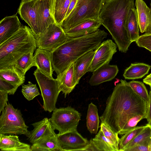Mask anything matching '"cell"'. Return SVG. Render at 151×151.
Listing matches in <instances>:
<instances>
[{"instance_id": "15", "label": "cell", "mask_w": 151, "mask_h": 151, "mask_svg": "<svg viewBox=\"0 0 151 151\" xmlns=\"http://www.w3.org/2000/svg\"><path fill=\"white\" fill-rule=\"evenodd\" d=\"M17 15L7 16L0 22V45L10 38L22 27Z\"/></svg>"}, {"instance_id": "38", "label": "cell", "mask_w": 151, "mask_h": 151, "mask_svg": "<svg viewBox=\"0 0 151 151\" xmlns=\"http://www.w3.org/2000/svg\"><path fill=\"white\" fill-rule=\"evenodd\" d=\"M135 42L139 47L145 48L146 47L151 46V33H145L140 36Z\"/></svg>"}, {"instance_id": "6", "label": "cell", "mask_w": 151, "mask_h": 151, "mask_svg": "<svg viewBox=\"0 0 151 151\" xmlns=\"http://www.w3.org/2000/svg\"><path fill=\"white\" fill-rule=\"evenodd\" d=\"M20 110L8 103L0 116V134L25 135L29 137L30 131Z\"/></svg>"}, {"instance_id": "44", "label": "cell", "mask_w": 151, "mask_h": 151, "mask_svg": "<svg viewBox=\"0 0 151 151\" xmlns=\"http://www.w3.org/2000/svg\"><path fill=\"white\" fill-rule=\"evenodd\" d=\"M145 48L148 50L150 52H151V46L146 47Z\"/></svg>"}, {"instance_id": "31", "label": "cell", "mask_w": 151, "mask_h": 151, "mask_svg": "<svg viewBox=\"0 0 151 151\" xmlns=\"http://www.w3.org/2000/svg\"><path fill=\"white\" fill-rule=\"evenodd\" d=\"M146 126H137L129 130L120 138L118 145L119 151H122L124 147L139 134Z\"/></svg>"}, {"instance_id": "17", "label": "cell", "mask_w": 151, "mask_h": 151, "mask_svg": "<svg viewBox=\"0 0 151 151\" xmlns=\"http://www.w3.org/2000/svg\"><path fill=\"white\" fill-rule=\"evenodd\" d=\"M140 31L143 33H151V9L143 0H135Z\"/></svg>"}, {"instance_id": "5", "label": "cell", "mask_w": 151, "mask_h": 151, "mask_svg": "<svg viewBox=\"0 0 151 151\" xmlns=\"http://www.w3.org/2000/svg\"><path fill=\"white\" fill-rule=\"evenodd\" d=\"M106 0H77L76 5L60 26L65 32L88 20L100 19L101 10Z\"/></svg>"}, {"instance_id": "34", "label": "cell", "mask_w": 151, "mask_h": 151, "mask_svg": "<svg viewBox=\"0 0 151 151\" xmlns=\"http://www.w3.org/2000/svg\"><path fill=\"white\" fill-rule=\"evenodd\" d=\"M22 92L24 97L28 101L33 100L35 97L40 95L36 84L29 81L27 85L22 86Z\"/></svg>"}, {"instance_id": "24", "label": "cell", "mask_w": 151, "mask_h": 151, "mask_svg": "<svg viewBox=\"0 0 151 151\" xmlns=\"http://www.w3.org/2000/svg\"><path fill=\"white\" fill-rule=\"evenodd\" d=\"M129 40L132 42L138 38L139 27L136 9H132L127 18L124 25Z\"/></svg>"}, {"instance_id": "4", "label": "cell", "mask_w": 151, "mask_h": 151, "mask_svg": "<svg viewBox=\"0 0 151 151\" xmlns=\"http://www.w3.org/2000/svg\"><path fill=\"white\" fill-rule=\"evenodd\" d=\"M36 47V40L31 29L22 26L0 45V69L12 65L24 54L34 52Z\"/></svg>"}, {"instance_id": "18", "label": "cell", "mask_w": 151, "mask_h": 151, "mask_svg": "<svg viewBox=\"0 0 151 151\" xmlns=\"http://www.w3.org/2000/svg\"><path fill=\"white\" fill-rule=\"evenodd\" d=\"M34 129L30 131V136L27 139L32 144L46 135L55 133V129L50 119L45 118L42 120L32 124Z\"/></svg>"}, {"instance_id": "11", "label": "cell", "mask_w": 151, "mask_h": 151, "mask_svg": "<svg viewBox=\"0 0 151 151\" xmlns=\"http://www.w3.org/2000/svg\"><path fill=\"white\" fill-rule=\"evenodd\" d=\"M57 135L60 151H85L89 144V141L84 138L77 129Z\"/></svg>"}, {"instance_id": "22", "label": "cell", "mask_w": 151, "mask_h": 151, "mask_svg": "<svg viewBox=\"0 0 151 151\" xmlns=\"http://www.w3.org/2000/svg\"><path fill=\"white\" fill-rule=\"evenodd\" d=\"M74 62L72 63L62 73L57 75V79L61 91L65 98L74 88L73 83Z\"/></svg>"}, {"instance_id": "37", "label": "cell", "mask_w": 151, "mask_h": 151, "mask_svg": "<svg viewBox=\"0 0 151 151\" xmlns=\"http://www.w3.org/2000/svg\"><path fill=\"white\" fill-rule=\"evenodd\" d=\"M19 86L0 78V90L7 91L9 95H14Z\"/></svg>"}, {"instance_id": "9", "label": "cell", "mask_w": 151, "mask_h": 151, "mask_svg": "<svg viewBox=\"0 0 151 151\" xmlns=\"http://www.w3.org/2000/svg\"><path fill=\"white\" fill-rule=\"evenodd\" d=\"M68 38L60 25L55 23L50 24L36 40L37 47L51 52Z\"/></svg>"}, {"instance_id": "32", "label": "cell", "mask_w": 151, "mask_h": 151, "mask_svg": "<svg viewBox=\"0 0 151 151\" xmlns=\"http://www.w3.org/2000/svg\"><path fill=\"white\" fill-rule=\"evenodd\" d=\"M134 92L147 103L149 100V95L144 83L140 81H132L128 82Z\"/></svg>"}, {"instance_id": "27", "label": "cell", "mask_w": 151, "mask_h": 151, "mask_svg": "<svg viewBox=\"0 0 151 151\" xmlns=\"http://www.w3.org/2000/svg\"><path fill=\"white\" fill-rule=\"evenodd\" d=\"M90 140L96 151H119L118 147L106 138L101 129L95 137Z\"/></svg>"}, {"instance_id": "8", "label": "cell", "mask_w": 151, "mask_h": 151, "mask_svg": "<svg viewBox=\"0 0 151 151\" xmlns=\"http://www.w3.org/2000/svg\"><path fill=\"white\" fill-rule=\"evenodd\" d=\"M81 116L75 109L68 106L55 109L50 119L54 129L60 134L77 129Z\"/></svg>"}, {"instance_id": "13", "label": "cell", "mask_w": 151, "mask_h": 151, "mask_svg": "<svg viewBox=\"0 0 151 151\" xmlns=\"http://www.w3.org/2000/svg\"><path fill=\"white\" fill-rule=\"evenodd\" d=\"M55 0H37V11L42 34L51 24L56 23L54 17Z\"/></svg>"}, {"instance_id": "23", "label": "cell", "mask_w": 151, "mask_h": 151, "mask_svg": "<svg viewBox=\"0 0 151 151\" xmlns=\"http://www.w3.org/2000/svg\"><path fill=\"white\" fill-rule=\"evenodd\" d=\"M31 148L32 151H60L55 133L41 138L32 144Z\"/></svg>"}, {"instance_id": "19", "label": "cell", "mask_w": 151, "mask_h": 151, "mask_svg": "<svg viewBox=\"0 0 151 151\" xmlns=\"http://www.w3.org/2000/svg\"><path fill=\"white\" fill-rule=\"evenodd\" d=\"M31 146L21 142L17 135L0 134V149L2 151H32Z\"/></svg>"}, {"instance_id": "26", "label": "cell", "mask_w": 151, "mask_h": 151, "mask_svg": "<svg viewBox=\"0 0 151 151\" xmlns=\"http://www.w3.org/2000/svg\"><path fill=\"white\" fill-rule=\"evenodd\" d=\"M0 78L19 87L24 83L25 79V75L13 65L0 69Z\"/></svg>"}, {"instance_id": "20", "label": "cell", "mask_w": 151, "mask_h": 151, "mask_svg": "<svg viewBox=\"0 0 151 151\" xmlns=\"http://www.w3.org/2000/svg\"><path fill=\"white\" fill-rule=\"evenodd\" d=\"M95 52V50L89 51L74 62L73 83L75 86L78 83L81 78L88 72Z\"/></svg>"}, {"instance_id": "25", "label": "cell", "mask_w": 151, "mask_h": 151, "mask_svg": "<svg viewBox=\"0 0 151 151\" xmlns=\"http://www.w3.org/2000/svg\"><path fill=\"white\" fill-rule=\"evenodd\" d=\"M151 67L150 65L143 63H131L125 69L123 76L128 80L141 78L148 73Z\"/></svg>"}, {"instance_id": "46", "label": "cell", "mask_w": 151, "mask_h": 151, "mask_svg": "<svg viewBox=\"0 0 151 151\" xmlns=\"http://www.w3.org/2000/svg\"><path fill=\"white\" fill-rule=\"evenodd\" d=\"M150 86V91H151V85Z\"/></svg>"}, {"instance_id": "16", "label": "cell", "mask_w": 151, "mask_h": 151, "mask_svg": "<svg viewBox=\"0 0 151 151\" xmlns=\"http://www.w3.org/2000/svg\"><path fill=\"white\" fill-rule=\"evenodd\" d=\"M102 25L101 20H88L83 22L65 32L70 38L77 37L93 33Z\"/></svg>"}, {"instance_id": "41", "label": "cell", "mask_w": 151, "mask_h": 151, "mask_svg": "<svg viewBox=\"0 0 151 151\" xmlns=\"http://www.w3.org/2000/svg\"><path fill=\"white\" fill-rule=\"evenodd\" d=\"M149 100L147 104L146 119L148 122V124L151 126V91L149 93Z\"/></svg>"}, {"instance_id": "33", "label": "cell", "mask_w": 151, "mask_h": 151, "mask_svg": "<svg viewBox=\"0 0 151 151\" xmlns=\"http://www.w3.org/2000/svg\"><path fill=\"white\" fill-rule=\"evenodd\" d=\"M151 136V126L147 124L143 129L124 147L122 151H126L128 149L143 142Z\"/></svg>"}, {"instance_id": "28", "label": "cell", "mask_w": 151, "mask_h": 151, "mask_svg": "<svg viewBox=\"0 0 151 151\" xmlns=\"http://www.w3.org/2000/svg\"><path fill=\"white\" fill-rule=\"evenodd\" d=\"M99 123L98 109L97 106L91 102L88 105L86 117V126L88 130L91 134L98 132Z\"/></svg>"}, {"instance_id": "29", "label": "cell", "mask_w": 151, "mask_h": 151, "mask_svg": "<svg viewBox=\"0 0 151 151\" xmlns=\"http://www.w3.org/2000/svg\"><path fill=\"white\" fill-rule=\"evenodd\" d=\"M33 53L29 52L24 54L17 59L12 65L19 72L25 75L30 68L35 66Z\"/></svg>"}, {"instance_id": "36", "label": "cell", "mask_w": 151, "mask_h": 151, "mask_svg": "<svg viewBox=\"0 0 151 151\" xmlns=\"http://www.w3.org/2000/svg\"><path fill=\"white\" fill-rule=\"evenodd\" d=\"M100 127L104 136L118 147L120 139L118 134L114 131L105 123L101 122Z\"/></svg>"}, {"instance_id": "39", "label": "cell", "mask_w": 151, "mask_h": 151, "mask_svg": "<svg viewBox=\"0 0 151 151\" xmlns=\"http://www.w3.org/2000/svg\"><path fill=\"white\" fill-rule=\"evenodd\" d=\"M151 136L143 142L127 150L126 151H149Z\"/></svg>"}, {"instance_id": "45", "label": "cell", "mask_w": 151, "mask_h": 151, "mask_svg": "<svg viewBox=\"0 0 151 151\" xmlns=\"http://www.w3.org/2000/svg\"><path fill=\"white\" fill-rule=\"evenodd\" d=\"M149 151H151V140H150L149 145Z\"/></svg>"}, {"instance_id": "43", "label": "cell", "mask_w": 151, "mask_h": 151, "mask_svg": "<svg viewBox=\"0 0 151 151\" xmlns=\"http://www.w3.org/2000/svg\"><path fill=\"white\" fill-rule=\"evenodd\" d=\"M143 82L149 86L151 85V73L143 79Z\"/></svg>"}, {"instance_id": "7", "label": "cell", "mask_w": 151, "mask_h": 151, "mask_svg": "<svg viewBox=\"0 0 151 151\" xmlns=\"http://www.w3.org/2000/svg\"><path fill=\"white\" fill-rule=\"evenodd\" d=\"M33 74L41 91L43 101L42 108L44 111L51 112L56 108V104L61 91L58 81L57 78L45 75L37 68Z\"/></svg>"}, {"instance_id": "48", "label": "cell", "mask_w": 151, "mask_h": 151, "mask_svg": "<svg viewBox=\"0 0 151 151\" xmlns=\"http://www.w3.org/2000/svg\"><path fill=\"white\" fill-rule=\"evenodd\" d=\"M151 9V3H150V8Z\"/></svg>"}, {"instance_id": "1", "label": "cell", "mask_w": 151, "mask_h": 151, "mask_svg": "<svg viewBox=\"0 0 151 151\" xmlns=\"http://www.w3.org/2000/svg\"><path fill=\"white\" fill-rule=\"evenodd\" d=\"M115 87L106 101L105 109L100 119L119 133L133 116L147 115V104L133 90L125 80Z\"/></svg>"}, {"instance_id": "47", "label": "cell", "mask_w": 151, "mask_h": 151, "mask_svg": "<svg viewBox=\"0 0 151 151\" xmlns=\"http://www.w3.org/2000/svg\"><path fill=\"white\" fill-rule=\"evenodd\" d=\"M22 1H27V0H22Z\"/></svg>"}, {"instance_id": "10", "label": "cell", "mask_w": 151, "mask_h": 151, "mask_svg": "<svg viewBox=\"0 0 151 151\" xmlns=\"http://www.w3.org/2000/svg\"><path fill=\"white\" fill-rule=\"evenodd\" d=\"M37 0L22 1L18 12L29 26L37 40L42 35L37 11Z\"/></svg>"}, {"instance_id": "14", "label": "cell", "mask_w": 151, "mask_h": 151, "mask_svg": "<svg viewBox=\"0 0 151 151\" xmlns=\"http://www.w3.org/2000/svg\"><path fill=\"white\" fill-rule=\"evenodd\" d=\"M119 71L116 65L105 64L93 72L89 83L91 86H96L111 81L115 78Z\"/></svg>"}, {"instance_id": "40", "label": "cell", "mask_w": 151, "mask_h": 151, "mask_svg": "<svg viewBox=\"0 0 151 151\" xmlns=\"http://www.w3.org/2000/svg\"><path fill=\"white\" fill-rule=\"evenodd\" d=\"M8 93L5 91L0 90V113L4 110L7 105Z\"/></svg>"}, {"instance_id": "3", "label": "cell", "mask_w": 151, "mask_h": 151, "mask_svg": "<svg viewBox=\"0 0 151 151\" xmlns=\"http://www.w3.org/2000/svg\"><path fill=\"white\" fill-rule=\"evenodd\" d=\"M134 8V0H106L100 13L102 25L110 33L122 52H126L132 43L124 25L130 10Z\"/></svg>"}, {"instance_id": "21", "label": "cell", "mask_w": 151, "mask_h": 151, "mask_svg": "<svg viewBox=\"0 0 151 151\" xmlns=\"http://www.w3.org/2000/svg\"><path fill=\"white\" fill-rule=\"evenodd\" d=\"M34 56L35 66L45 75L52 78L53 71L51 64L50 52L37 48Z\"/></svg>"}, {"instance_id": "12", "label": "cell", "mask_w": 151, "mask_h": 151, "mask_svg": "<svg viewBox=\"0 0 151 151\" xmlns=\"http://www.w3.org/2000/svg\"><path fill=\"white\" fill-rule=\"evenodd\" d=\"M117 47L116 44L110 39L101 42L95 50V55L88 72H93L104 65L109 63L113 55L117 52Z\"/></svg>"}, {"instance_id": "30", "label": "cell", "mask_w": 151, "mask_h": 151, "mask_svg": "<svg viewBox=\"0 0 151 151\" xmlns=\"http://www.w3.org/2000/svg\"><path fill=\"white\" fill-rule=\"evenodd\" d=\"M71 0H55L54 17L56 24L60 25L65 19Z\"/></svg>"}, {"instance_id": "35", "label": "cell", "mask_w": 151, "mask_h": 151, "mask_svg": "<svg viewBox=\"0 0 151 151\" xmlns=\"http://www.w3.org/2000/svg\"><path fill=\"white\" fill-rule=\"evenodd\" d=\"M146 115L141 114H137L133 116L128 120L118 134L120 135L124 134L135 127L141 120L146 119Z\"/></svg>"}, {"instance_id": "42", "label": "cell", "mask_w": 151, "mask_h": 151, "mask_svg": "<svg viewBox=\"0 0 151 151\" xmlns=\"http://www.w3.org/2000/svg\"><path fill=\"white\" fill-rule=\"evenodd\" d=\"M77 0H71L65 19L70 13L74 8Z\"/></svg>"}, {"instance_id": "2", "label": "cell", "mask_w": 151, "mask_h": 151, "mask_svg": "<svg viewBox=\"0 0 151 151\" xmlns=\"http://www.w3.org/2000/svg\"><path fill=\"white\" fill-rule=\"evenodd\" d=\"M108 34L98 29L91 34L73 38L68 37L55 50L50 52L52 70L58 75L80 57L92 50H95Z\"/></svg>"}]
</instances>
